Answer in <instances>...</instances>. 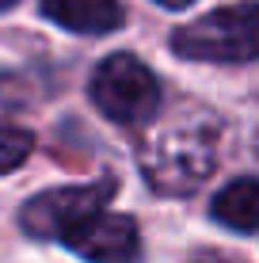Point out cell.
Masks as SVG:
<instances>
[{
  "instance_id": "8992f818",
  "label": "cell",
  "mask_w": 259,
  "mask_h": 263,
  "mask_svg": "<svg viewBox=\"0 0 259 263\" xmlns=\"http://www.w3.org/2000/svg\"><path fill=\"white\" fill-rule=\"evenodd\" d=\"M42 15L73 34H111L126 23L118 0H42Z\"/></svg>"
},
{
  "instance_id": "30bf717a",
  "label": "cell",
  "mask_w": 259,
  "mask_h": 263,
  "mask_svg": "<svg viewBox=\"0 0 259 263\" xmlns=\"http://www.w3.org/2000/svg\"><path fill=\"white\" fill-rule=\"evenodd\" d=\"M15 4V0H0V12H8V8H12Z\"/></svg>"
},
{
  "instance_id": "6da1fadb",
  "label": "cell",
  "mask_w": 259,
  "mask_h": 263,
  "mask_svg": "<svg viewBox=\"0 0 259 263\" xmlns=\"http://www.w3.org/2000/svg\"><path fill=\"white\" fill-rule=\"evenodd\" d=\"M221 119L202 103H175L141 126V176L160 195H191L217 168Z\"/></svg>"
},
{
  "instance_id": "3957f363",
  "label": "cell",
  "mask_w": 259,
  "mask_h": 263,
  "mask_svg": "<svg viewBox=\"0 0 259 263\" xmlns=\"http://www.w3.org/2000/svg\"><path fill=\"white\" fill-rule=\"evenodd\" d=\"M88 92H92V103L103 111V119L130 126V130H141L160 111V84L153 69L145 61H137L133 53L103 58L92 72Z\"/></svg>"
},
{
  "instance_id": "52a82bcc",
  "label": "cell",
  "mask_w": 259,
  "mask_h": 263,
  "mask_svg": "<svg viewBox=\"0 0 259 263\" xmlns=\"http://www.w3.org/2000/svg\"><path fill=\"white\" fill-rule=\"evenodd\" d=\"M210 214L217 225L233 233H255L259 229V179L240 176L229 187H221L210 202Z\"/></svg>"
},
{
  "instance_id": "9c48e42d",
  "label": "cell",
  "mask_w": 259,
  "mask_h": 263,
  "mask_svg": "<svg viewBox=\"0 0 259 263\" xmlns=\"http://www.w3.org/2000/svg\"><path fill=\"white\" fill-rule=\"evenodd\" d=\"M156 4H164V8H187V4H194V0H156Z\"/></svg>"
},
{
  "instance_id": "277c9868",
  "label": "cell",
  "mask_w": 259,
  "mask_h": 263,
  "mask_svg": "<svg viewBox=\"0 0 259 263\" xmlns=\"http://www.w3.org/2000/svg\"><path fill=\"white\" fill-rule=\"evenodd\" d=\"M114 187L111 183H80V187H53L34 198H27L19 210V225L34 240H61L69 244L92 221L107 210Z\"/></svg>"
},
{
  "instance_id": "ba28073f",
  "label": "cell",
  "mask_w": 259,
  "mask_h": 263,
  "mask_svg": "<svg viewBox=\"0 0 259 263\" xmlns=\"http://www.w3.org/2000/svg\"><path fill=\"white\" fill-rule=\"evenodd\" d=\"M34 149V134L23 130V126H12V122H0V176L23 168L27 157Z\"/></svg>"
},
{
  "instance_id": "8fae6325",
  "label": "cell",
  "mask_w": 259,
  "mask_h": 263,
  "mask_svg": "<svg viewBox=\"0 0 259 263\" xmlns=\"http://www.w3.org/2000/svg\"><path fill=\"white\" fill-rule=\"evenodd\" d=\"M198 263H233V259H198Z\"/></svg>"
},
{
  "instance_id": "7a4b0ae2",
  "label": "cell",
  "mask_w": 259,
  "mask_h": 263,
  "mask_svg": "<svg viewBox=\"0 0 259 263\" xmlns=\"http://www.w3.org/2000/svg\"><path fill=\"white\" fill-rule=\"evenodd\" d=\"M172 50L187 61L244 65L259 58V0L213 8L172 34Z\"/></svg>"
},
{
  "instance_id": "5b68a950",
  "label": "cell",
  "mask_w": 259,
  "mask_h": 263,
  "mask_svg": "<svg viewBox=\"0 0 259 263\" xmlns=\"http://www.w3.org/2000/svg\"><path fill=\"white\" fill-rule=\"evenodd\" d=\"M88 263H141V233L126 214H95L73 240L65 244Z\"/></svg>"
}]
</instances>
